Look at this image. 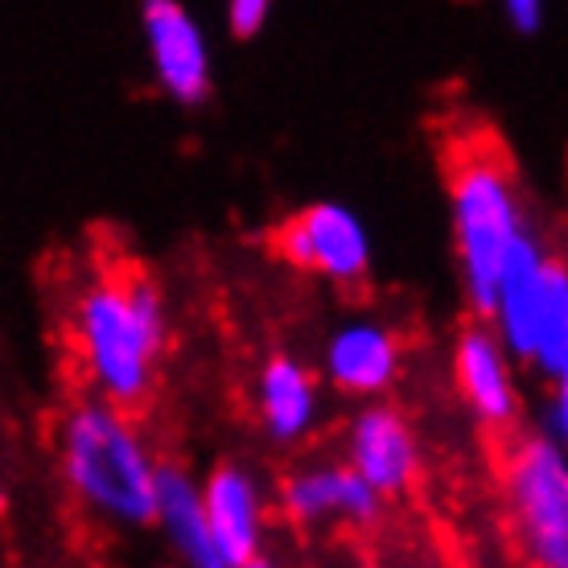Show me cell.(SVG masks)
Returning a JSON list of instances; mask_svg holds the SVG:
<instances>
[{
	"label": "cell",
	"mask_w": 568,
	"mask_h": 568,
	"mask_svg": "<svg viewBox=\"0 0 568 568\" xmlns=\"http://www.w3.org/2000/svg\"><path fill=\"white\" fill-rule=\"evenodd\" d=\"M272 252L297 272H317L334 284H358L371 268V235L351 206L313 202L272 231Z\"/></svg>",
	"instance_id": "5"
},
{
	"label": "cell",
	"mask_w": 568,
	"mask_h": 568,
	"mask_svg": "<svg viewBox=\"0 0 568 568\" xmlns=\"http://www.w3.org/2000/svg\"><path fill=\"white\" fill-rule=\"evenodd\" d=\"M457 396L486 428H511L519 420V387L511 375V355L498 342L495 326L474 317L454 342Z\"/></svg>",
	"instance_id": "8"
},
{
	"label": "cell",
	"mask_w": 568,
	"mask_h": 568,
	"mask_svg": "<svg viewBox=\"0 0 568 568\" xmlns=\"http://www.w3.org/2000/svg\"><path fill=\"white\" fill-rule=\"evenodd\" d=\"M74 329L83 346V363L91 384L100 387V399L115 408H141L156 379V351L141 334L132 317L124 276H103L79 297L74 310Z\"/></svg>",
	"instance_id": "3"
},
{
	"label": "cell",
	"mask_w": 568,
	"mask_h": 568,
	"mask_svg": "<svg viewBox=\"0 0 568 568\" xmlns=\"http://www.w3.org/2000/svg\"><path fill=\"white\" fill-rule=\"evenodd\" d=\"M202 507H206V527H211L219 568H260L264 556V495L260 483L240 466H214L206 486H202Z\"/></svg>",
	"instance_id": "7"
},
{
	"label": "cell",
	"mask_w": 568,
	"mask_h": 568,
	"mask_svg": "<svg viewBox=\"0 0 568 568\" xmlns=\"http://www.w3.org/2000/svg\"><path fill=\"white\" fill-rule=\"evenodd\" d=\"M399 338L375 322H351L326 342V379L346 396H384L399 375Z\"/></svg>",
	"instance_id": "11"
},
{
	"label": "cell",
	"mask_w": 568,
	"mask_h": 568,
	"mask_svg": "<svg viewBox=\"0 0 568 568\" xmlns=\"http://www.w3.org/2000/svg\"><path fill=\"white\" fill-rule=\"evenodd\" d=\"M141 29L161 91L182 108L211 100V45L182 0H141Z\"/></svg>",
	"instance_id": "6"
},
{
	"label": "cell",
	"mask_w": 568,
	"mask_h": 568,
	"mask_svg": "<svg viewBox=\"0 0 568 568\" xmlns=\"http://www.w3.org/2000/svg\"><path fill=\"white\" fill-rule=\"evenodd\" d=\"M449 173V211H454V252L462 264V284L474 317H490L495 310L498 268L511 243L531 227L527 202L515 178L507 149L486 129L457 136L445 149Z\"/></svg>",
	"instance_id": "1"
},
{
	"label": "cell",
	"mask_w": 568,
	"mask_h": 568,
	"mask_svg": "<svg viewBox=\"0 0 568 568\" xmlns=\"http://www.w3.org/2000/svg\"><path fill=\"white\" fill-rule=\"evenodd\" d=\"M58 457L67 486L91 511L124 527H149L156 519V466L124 408L108 399L79 404L62 420Z\"/></svg>",
	"instance_id": "2"
},
{
	"label": "cell",
	"mask_w": 568,
	"mask_h": 568,
	"mask_svg": "<svg viewBox=\"0 0 568 568\" xmlns=\"http://www.w3.org/2000/svg\"><path fill=\"white\" fill-rule=\"evenodd\" d=\"M544 437L556 445L568 440V384H552V396L544 399Z\"/></svg>",
	"instance_id": "17"
},
{
	"label": "cell",
	"mask_w": 568,
	"mask_h": 568,
	"mask_svg": "<svg viewBox=\"0 0 568 568\" xmlns=\"http://www.w3.org/2000/svg\"><path fill=\"white\" fill-rule=\"evenodd\" d=\"M503 13H507V21H511L515 33L531 38V33H540V29H544L548 0H503Z\"/></svg>",
	"instance_id": "16"
},
{
	"label": "cell",
	"mask_w": 568,
	"mask_h": 568,
	"mask_svg": "<svg viewBox=\"0 0 568 568\" xmlns=\"http://www.w3.org/2000/svg\"><path fill=\"white\" fill-rule=\"evenodd\" d=\"M153 524L165 527V536L185 565L219 568V552H214L211 527H206V507H202V486L182 466H156Z\"/></svg>",
	"instance_id": "13"
},
{
	"label": "cell",
	"mask_w": 568,
	"mask_h": 568,
	"mask_svg": "<svg viewBox=\"0 0 568 568\" xmlns=\"http://www.w3.org/2000/svg\"><path fill=\"white\" fill-rule=\"evenodd\" d=\"M281 507L293 524H322L346 519L355 527H375L384 519V495L363 483L351 466H313L301 469L281 486Z\"/></svg>",
	"instance_id": "10"
},
{
	"label": "cell",
	"mask_w": 568,
	"mask_h": 568,
	"mask_svg": "<svg viewBox=\"0 0 568 568\" xmlns=\"http://www.w3.org/2000/svg\"><path fill=\"white\" fill-rule=\"evenodd\" d=\"M272 13V0H227V26L235 38H256Z\"/></svg>",
	"instance_id": "15"
},
{
	"label": "cell",
	"mask_w": 568,
	"mask_h": 568,
	"mask_svg": "<svg viewBox=\"0 0 568 568\" xmlns=\"http://www.w3.org/2000/svg\"><path fill=\"white\" fill-rule=\"evenodd\" d=\"M4 507H9V498H4V486H0V515H4Z\"/></svg>",
	"instance_id": "18"
},
{
	"label": "cell",
	"mask_w": 568,
	"mask_h": 568,
	"mask_svg": "<svg viewBox=\"0 0 568 568\" xmlns=\"http://www.w3.org/2000/svg\"><path fill=\"white\" fill-rule=\"evenodd\" d=\"M507 515L524 556L540 568L568 565V462L552 437L519 440L507 462Z\"/></svg>",
	"instance_id": "4"
},
{
	"label": "cell",
	"mask_w": 568,
	"mask_h": 568,
	"mask_svg": "<svg viewBox=\"0 0 568 568\" xmlns=\"http://www.w3.org/2000/svg\"><path fill=\"white\" fill-rule=\"evenodd\" d=\"M124 293H129L132 317H136L141 334L149 338V346H153L156 355H165V346H170V310H165V297H161L156 281H149V276H124Z\"/></svg>",
	"instance_id": "14"
},
{
	"label": "cell",
	"mask_w": 568,
	"mask_h": 568,
	"mask_svg": "<svg viewBox=\"0 0 568 568\" xmlns=\"http://www.w3.org/2000/svg\"><path fill=\"white\" fill-rule=\"evenodd\" d=\"M346 466L363 483H371L384 498L413 490L420 478V445L408 425V416L392 404H371L355 416L351 440H346Z\"/></svg>",
	"instance_id": "9"
},
{
	"label": "cell",
	"mask_w": 568,
	"mask_h": 568,
	"mask_svg": "<svg viewBox=\"0 0 568 568\" xmlns=\"http://www.w3.org/2000/svg\"><path fill=\"white\" fill-rule=\"evenodd\" d=\"M256 408L260 425L276 445H293L313 428L317 420V379L305 363H297L293 355H272L256 375Z\"/></svg>",
	"instance_id": "12"
}]
</instances>
